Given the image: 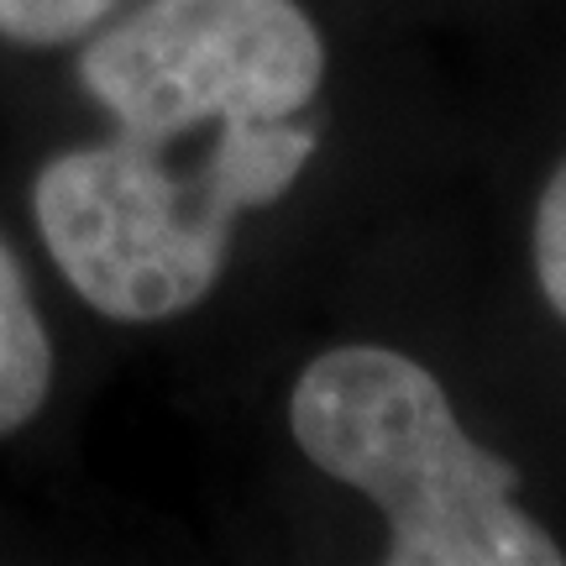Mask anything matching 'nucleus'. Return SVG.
Returning a JSON list of instances; mask_svg holds the SVG:
<instances>
[{
    "mask_svg": "<svg viewBox=\"0 0 566 566\" xmlns=\"http://www.w3.org/2000/svg\"><path fill=\"white\" fill-rule=\"evenodd\" d=\"M116 137L38 174V231L111 321H168L216 289L231 226L294 189L325 42L294 0H142L84 48Z\"/></svg>",
    "mask_w": 566,
    "mask_h": 566,
    "instance_id": "1",
    "label": "nucleus"
},
{
    "mask_svg": "<svg viewBox=\"0 0 566 566\" xmlns=\"http://www.w3.org/2000/svg\"><path fill=\"white\" fill-rule=\"evenodd\" d=\"M289 430L310 462L367 493L394 566H551L562 546L520 509V478L472 441L436 373L388 346H336L300 373Z\"/></svg>",
    "mask_w": 566,
    "mask_h": 566,
    "instance_id": "2",
    "label": "nucleus"
},
{
    "mask_svg": "<svg viewBox=\"0 0 566 566\" xmlns=\"http://www.w3.org/2000/svg\"><path fill=\"white\" fill-rule=\"evenodd\" d=\"M53 388V346L42 331L17 258L0 247V436L32 420Z\"/></svg>",
    "mask_w": 566,
    "mask_h": 566,
    "instance_id": "3",
    "label": "nucleus"
},
{
    "mask_svg": "<svg viewBox=\"0 0 566 566\" xmlns=\"http://www.w3.org/2000/svg\"><path fill=\"white\" fill-rule=\"evenodd\" d=\"M116 0H0V32L17 42H74L111 17Z\"/></svg>",
    "mask_w": 566,
    "mask_h": 566,
    "instance_id": "4",
    "label": "nucleus"
},
{
    "mask_svg": "<svg viewBox=\"0 0 566 566\" xmlns=\"http://www.w3.org/2000/svg\"><path fill=\"white\" fill-rule=\"evenodd\" d=\"M535 273H541V294L566 321V163L551 174L546 195H541V216H535Z\"/></svg>",
    "mask_w": 566,
    "mask_h": 566,
    "instance_id": "5",
    "label": "nucleus"
}]
</instances>
